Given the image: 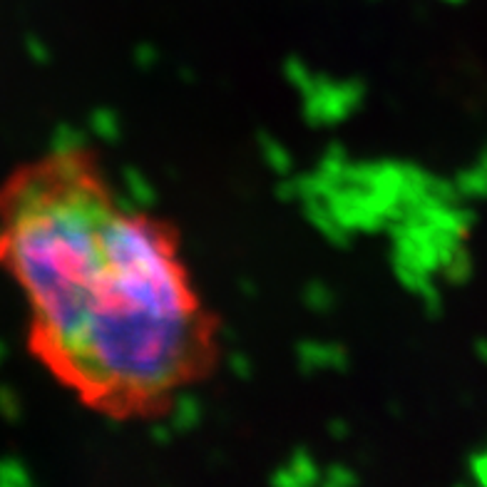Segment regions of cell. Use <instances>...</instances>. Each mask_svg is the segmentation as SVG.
I'll list each match as a JSON object with an SVG mask.
<instances>
[{
    "label": "cell",
    "mask_w": 487,
    "mask_h": 487,
    "mask_svg": "<svg viewBox=\"0 0 487 487\" xmlns=\"http://www.w3.org/2000/svg\"><path fill=\"white\" fill-rule=\"evenodd\" d=\"M0 266L35 361L104 420H159L217 374L221 321L182 231L93 147H52L0 187Z\"/></svg>",
    "instance_id": "6da1fadb"
}]
</instances>
